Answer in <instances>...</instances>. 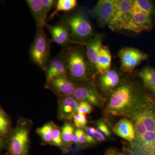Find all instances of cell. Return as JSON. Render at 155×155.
Wrapping results in <instances>:
<instances>
[{"mask_svg":"<svg viewBox=\"0 0 155 155\" xmlns=\"http://www.w3.org/2000/svg\"><path fill=\"white\" fill-rule=\"evenodd\" d=\"M152 27L151 16L132 9L128 17L120 26L119 30L138 33L143 31H149Z\"/></svg>","mask_w":155,"mask_h":155,"instance_id":"obj_6","label":"cell"},{"mask_svg":"<svg viewBox=\"0 0 155 155\" xmlns=\"http://www.w3.org/2000/svg\"><path fill=\"white\" fill-rule=\"evenodd\" d=\"M11 123L8 115L0 106V136L5 138L10 132Z\"/></svg>","mask_w":155,"mask_h":155,"instance_id":"obj_27","label":"cell"},{"mask_svg":"<svg viewBox=\"0 0 155 155\" xmlns=\"http://www.w3.org/2000/svg\"><path fill=\"white\" fill-rule=\"evenodd\" d=\"M45 72L46 75V85L56 78L68 75V71L63 53L50 59Z\"/></svg>","mask_w":155,"mask_h":155,"instance_id":"obj_12","label":"cell"},{"mask_svg":"<svg viewBox=\"0 0 155 155\" xmlns=\"http://www.w3.org/2000/svg\"><path fill=\"white\" fill-rule=\"evenodd\" d=\"M121 65L120 69L124 73H131L143 61H147V54L135 48L126 47L119 52Z\"/></svg>","mask_w":155,"mask_h":155,"instance_id":"obj_7","label":"cell"},{"mask_svg":"<svg viewBox=\"0 0 155 155\" xmlns=\"http://www.w3.org/2000/svg\"><path fill=\"white\" fill-rule=\"evenodd\" d=\"M51 41L48 38L44 28H37L36 34L29 49L30 61L45 71L50 60Z\"/></svg>","mask_w":155,"mask_h":155,"instance_id":"obj_4","label":"cell"},{"mask_svg":"<svg viewBox=\"0 0 155 155\" xmlns=\"http://www.w3.org/2000/svg\"><path fill=\"white\" fill-rule=\"evenodd\" d=\"M139 78L142 81L146 88L155 93V70L150 67H145L137 73Z\"/></svg>","mask_w":155,"mask_h":155,"instance_id":"obj_22","label":"cell"},{"mask_svg":"<svg viewBox=\"0 0 155 155\" xmlns=\"http://www.w3.org/2000/svg\"><path fill=\"white\" fill-rule=\"evenodd\" d=\"M102 36L96 35L86 44V57L91 68L94 70L95 65L103 46Z\"/></svg>","mask_w":155,"mask_h":155,"instance_id":"obj_17","label":"cell"},{"mask_svg":"<svg viewBox=\"0 0 155 155\" xmlns=\"http://www.w3.org/2000/svg\"><path fill=\"white\" fill-rule=\"evenodd\" d=\"M26 2L35 19L37 28H44L48 16L45 13L41 0H27Z\"/></svg>","mask_w":155,"mask_h":155,"instance_id":"obj_18","label":"cell"},{"mask_svg":"<svg viewBox=\"0 0 155 155\" xmlns=\"http://www.w3.org/2000/svg\"><path fill=\"white\" fill-rule=\"evenodd\" d=\"M112 56L109 48L103 46L95 65V71L97 74L101 75L111 69Z\"/></svg>","mask_w":155,"mask_h":155,"instance_id":"obj_20","label":"cell"},{"mask_svg":"<svg viewBox=\"0 0 155 155\" xmlns=\"http://www.w3.org/2000/svg\"><path fill=\"white\" fill-rule=\"evenodd\" d=\"M78 2L76 0H58L55 5V9L50 14L49 19H53L58 13L61 11L69 12L72 11L77 7Z\"/></svg>","mask_w":155,"mask_h":155,"instance_id":"obj_23","label":"cell"},{"mask_svg":"<svg viewBox=\"0 0 155 155\" xmlns=\"http://www.w3.org/2000/svg\"><path fill=\"white\" fill-rule=\"evenodd\" d=\"M5 143L4 140V138L0 136V152L5 147Z\"/></svg>","mask_w":155,"mask_h":155,"instance_id":"obj_38","label":"cell"},{"mask_svg":"<svg viewBox=\"0 0 155 155\" xmlns=\"http://www.w3.org/2000/svg\"><path fill=\"white\" fill-rule=\"evenodd\" d=\"M113 130L117 135L130 142L135 137L133 123L127 118H123L118 121L113 127Z\"/></svg>","mask_w":155,"mask_h":155,"instance_id":"obj_19","label":"cell"},{"mask_svg":"<svg viewBox=\"0 0 155 155\" xmlns=\"http://www.w3.org/2000/svg\"><path fill=\"white\" fill-rule=\"evenodd\" d=\"M68 74L72 82L85 83L91 78V67L83 51L78 46L68 47L62 51Z\"/></svg>","mask_w":155,"mask_h":155,"instance_id":"obj_2","label":"cell"},{"mask_svg":"<svg viewBox=\"0 0 155 155\" xmlns=\"http://www.w3.org/2000/svg\"><path fill=\"white\" fill-rule=\"evenodd\" d=\"M104 113L108 116L129 117L147 106L153 105L149 95L138 84L122 81L110 94Z\"/></svg>","mask_w":155,"mask_h":155,"instance_id":"obj_1","label":"cell"},{"mask_svg":"<svg viewBox=\"0 0 155 155\" xmlns=\"http://www.w3.org/2000/svg\"><path fill=\"white\" fill-rule=\"evenodd\" d=\"M61 137L64 147H70L73 143L74 129L73 125L68 122H65L61 129Z\"/></svg>","mask_w":155,"mask_h":155,"instance_id":"obj_25","label":"cell"},{"mask_svg":"<svg viewBox=\"0 0 155 155\" xmlns=\"http://www.w3.org/2000/svg\"><path fill=\"white\" fill-rule=\"evenodd\" d=\"M119 72L115 69L100 75L98 84L101 90L105 94H110L119 86L121 82Z\"/></svg>","mask_w":155,"mask_h":155,"instance_id":"obj_16","label":"cell"},{"mask_svg":"<svg viewBox=\"0 0 155 155\" xmlns=\"http://www.w3.org/2000/svg\"><path fill=\"white\" fill-rule=\"evenodd\" d=\"M133 155H155V133L147 131L140 138L131 142Z\"/></svg>","mask_w":155,"mask_h":155,"instance_id":"obj_10","label":"cell"},{"mask_svg":"<svg viewBox=\"0 0 155 155\" xmlns=\"http://www.w3.org/2000/svg\"><path fill=\"white\" fill-rule=\"evenodd\" d=\"M73 122L75 127L78 128H84L86 127L87 121L86 115L77 113L73 118Z\"/></svg>","mask_w":155,"mask_h":155,"instance_id":"obj_30","label":"cell"},{"mask_svg":"<svg viewBox=\"0 0 155 155\" xmlns=\"http://www.w3.org/2000/svg\"><path fill=\"white\" fill-rule=\"evenodd\" d=\"M135 114L139 117L147 131L155 132V116L153 105L147 106Z\"/></svg>","mask_w":155,"mask_h":155,"instance_id":"obj_21","label":"cell"},{"mask_svg":"<svg viewBox=\"0 0 155 155\" xmlns=\"http://www.w3.org/2000/svg\"><path fill=\"white\" fill-rule=\"evenodd\" d=\"M55 146L64 148V143L61 137V129L56 125L52 135L51 143Z\"/></svg>","mask_w":155,"mask_h":155,"instance_id":"obj_29","label":"cell"},{"mask_svg":"<svg viewBox=\"0 0 155 155\" xmlns=\"http://www.w3.org/2000/svg\"><path fill=\"white\" fill-rule=\"evenodd\" d=\"M132 9L151 17L154 13L153 3L148 0H133Z\"/></svg>","mask_w":155,"mask_h":155,"instance_id":"obj_26","label":"cell"},{"mask_svg":"<svg viewBox=\"0 0 155 155\" xmlns=\"http://www.w3.org/2000/svg\"><path fill=\"white\" fill-rule=\"evenodd\" d=\"M97 130L103 133L106 137H109L111 135V131L107 125L102 121H99L97 123Z\"/></svg>","mask_w":155,"mask_h":155,"instance_id":"obj_33","label":"cell"},{"mask_svg":"<svg viewBox=\"0 0 155 155\" xmlns=\"http://www.w3.org/2000/svg\"><path fill=\"white\" fill-rule=\"evenodd\" d=\"M45 87L50 89L58 97H61L72 96L75 85L67 75L54 78Z\"/></svg>","mask_w":155,"mask_h":155,"instance_id":"obj_14","label":"cell"},{"mask_svg":"<svg viewBox=\"0 0 155 155\" xmlns=\"http://www.w3.org/2000/svg\"><path fill=\"white\" fill-rule=\"evenodd\" d=\"M85 133L86 139V143L89 144H94L96 140L97 130L94 127H85Z\"/></svg>","mask_w":155,"mask_h":155,"instance_id":"obj_31","label":"cell"},{"mask_svg":"<svg viewBox=\"0 0 155 155\" xmlns=\"http://www.w3.org/2000/svg\"><path fill=\"white\" fill-rule=\"evenodd\" d=\"M56 125L53 122H48L39 127L37 130V133L40 136L42 140L45 143L51 144L52 135Z\"/></svg>","mask_w":155,"mask_h":155,"instance_id":"obj_24","label":"cell"},{"mask_svg":"<svg viewBox=\"0 0 155 155\" xmlns=\"http://www.w3.org/2000/svg\"><path fill=\"white\" fill-rule=\"evenodd\" d=\"M78 102L72 96L59 97L58 103V117L61 121L73 119L77 113Z\"/></svg>","mask_w":155,"mask_h":155,"instance_id":"obj_13","label":"cell"},{"mask_svg":"<svg viewBox=\"0 0 155 155\" xmlns=\"http://www.w3.org/2000/svg\"><path fill=\"white\" fill-rule=\"evenodd\" d=\"M72 96L78 102H84L90 104L92 106L101 107L104 104L101 96L91 84H82L78 86L75 85Z\"/></svg>","mask_w":155,"mask_h":155,"instance_id":"obj_8","label":"cell"},{"mask_svg":"<svg viewBox=\"0 0 155 155\" xmlns=\"http://www.w3.org/2000/svg\"><path fill=\"white\" fill-rule=\"evenodd\" d=\"M96 141L103 142L105 141L106 140L105 136L104 135L103 133L100 132L99 130L96 129Z\"/></svg>","mask_w":155,"mask_h":155,"instance_id":"obj_36","label":"cell"},{"mask_svg":"<svg viewBox=\"0 0 155 155\" xmlns=\"http://www.w3.org/2000/svg\"><path fill=\"white\" fill-rule=\"evenodd\" d=\"M93 109L90 104L84 102H78V105L77 113L86 115L90 114Z\"/></svg>","mask_w":155,"mask_h":155,"instance_id":"obj_32","label":"cell"},{"mask_svg":"<svg viewBox=\"0 0 155 155\" xmlns=\"http://www.w3.org/2000/svg\"><path fill=\"white\" fill-rule=\"evenodd\" d=\"M129 118H130V121L133 123L135 130V137L134 139L140 138L147 131L146 128L136 114H133Z\"/></svg>","mask_w":155,"mask_h":155,"instance_id":"obj_28","label":"cell"},{"mask_svg":"<svg viewBox=\"0 0 155 155\" xmlns=\"http://www.w3.org/2000/svg\"><path fill=\"white\" fill-rule=\"evenodd\" d=\"M132 0H115L114 8L107 25L112 30H119L132 10Z\"/></svg>","mask_w":155,"mask_h":155,"instance_id":"obj_9","label":"cell"},{"mask_svg":"<svg viewBox=\"0 0 155 155\" xmlns=\"http://www.w3.org/2000/svg\"><path fill=\"white\" fill-rule=\"evenodd\" d=\"M85 143H86V139L84 131L81 134V135L80 138H79V141H78V145H82L84 144Z\"/></svg>","mask_w":155,"mask_h":155,"instance_id":"obj_37","label":"cell"},{"mask_svg":"<svg viewBox=\"0 0 155 155\" xmlns=\"http://www.w3.org/2000/svg\"><path fill=\"white\" fill-rule=\"evenodd\" d=\"M84 131V130L80 128H78L76 130H75L74 135H73V143L76 145H78L79 138Z\"/></svg>","mask_w":155,"mask_h":155,"instance_id":"obj_35","label":"cell"},{"mask_svg":"<svg viewBox=\"0 0 155 155\" xmlns=\"http://www.w3.org/2000/svg\"><path fill=\"white\" fill-rule=\"evenodd\" d=\"M67 26L70 32L72 43H86L94 35L92 25L86 15L81 12L67 15L62 22Z\"/></svg>","mask_w":155,"mask_h":155,"instance_id":"obj_3","label":"cell"},{"mask_svg":"<svg viewBox=\"0 0 155 155\" xmlns=\"http://www.w3.org/2000/svg\"><path fill=\"white\" fill-rule=\"evenodd\" d=\"M115 0H100L90 13L101 27L107 25L114 8Z\"/></svg>","mask_w":155,"mask_h":155,"instance_id":"obj_11","label":"cell"},{"mask_svg":"<svg viewBox=\"0 0 155 155\" xmlns=\"http://www.w3.org/2000/svg\"><path fill=\"white\" fill-rule=\"evenodd\" d=\"M30 125L21 120L9 135L7 155H29Z\"/></svg>","mask_w":155,"mask_h":155,"instance_id":"obj_5","label":"cell"},{"mask_svg":"<svg viewBox=\"0 0 155 155\" xmlns=\"http://www.w3.org/2000/svg\"><path fill=\"white\" fill-rule=\"evenodd\" d=\"M46 15L48 16L49 12L51 11L56 4V1L54 0H41Z\"/></svg>","mask_w":155,"mask_h":155,"instance_id":"obj_34","label":"cell"},{"mask_svg":"<svg viewBox=\"0 0 155 155\" xmlns=\"http://www.w3.org/2000/svg\"><path fill=\"white\" fill-rule=\"evenodd\" d=\"M45 26L51 36V42L61 46H67L72 43L69 29L63 22L53 25L46 23Z\"/></svg>","mask_w":155,"mask_h":155,"instance_id":"obj_15","label":"cell"}]
</instances>
